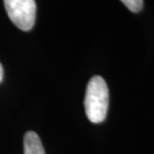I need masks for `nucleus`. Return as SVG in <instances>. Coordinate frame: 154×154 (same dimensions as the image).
<instances>
[{
  "mask_svg": "<svg viewBox=\"0 0 154 154\" xmlns=\"http://www.w3.org/2000/svg\"><path fill=\"white\" fill-rule=\"evenodd\" d=\"M109 103V88L103 78L93 77L88 82L85 97V110L88 119L94 123L106 119Z\"/></svg>",
  "mask_w": 154,
  "mask_h": 154,
  "instance_id": "1",
  "label": "nucleus"
},
{
  "mask_svg": "<svg viewBox=\"0 0 154 154\" xmlns=\"http://www.w3.org/2000/svg\"><path fill=\"white\" fill-rule=\"evenodd\" d=\"M5 10L13 24L23 31H30L36 21L35 0H3Z\"/></svg>",
  "mask_w": 154,
  "mask_h": 154,
  "instance_id": "2",
  "label": "nucleus"
},
{
  "mask_svg": "<svg viewBox=\"0 0 154 154\" xmlns=\"http://www.w3.org/2000/svg\"><path fill=\"white\" fill-rule=\"evenodd\" d=\"M24 154H45L40 137L34 131H28L25 134Z\"/></svg>",
  "mask_w": 154,
  "mask_h": 154,
  "instance_id": "3",
  "label": "nucleus"
},
{
  "mask_svg": "<svg viewBox=\"0 0 154 154\" xmlns=\"http://www.w3.org/2000/svg\"><path fill=\"white\" fill-rule=\"evenodd\" d=\"M133 13L139 12L143 7V0H120Z\"/></svg>",
  "mask_w": 154,
  "mask_h": 154,
  "instance_id": "4",
  "label": "nucleus"
},
{
  "mask_svg": "<svg viewBox=\"0 0 154 154\" xmlns=\"http://www.w3.org/2000/svg\"><path fill=\"white\" fill-rule=\"evenodd\" d=\"M3 75H4V72H3V67H2L1 63H0V83H1L2 80H3Z\"/></svg>",
  "mask_w": 154,
  "mask_h": 154,
  "instance_id": "5",
  "label": "nucleus"
}]
</instances>
